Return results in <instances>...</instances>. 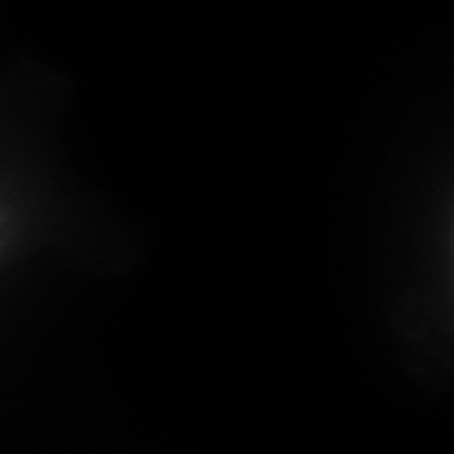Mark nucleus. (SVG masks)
Wrapping results in <instances>:
<instances>
[]
</instances>
